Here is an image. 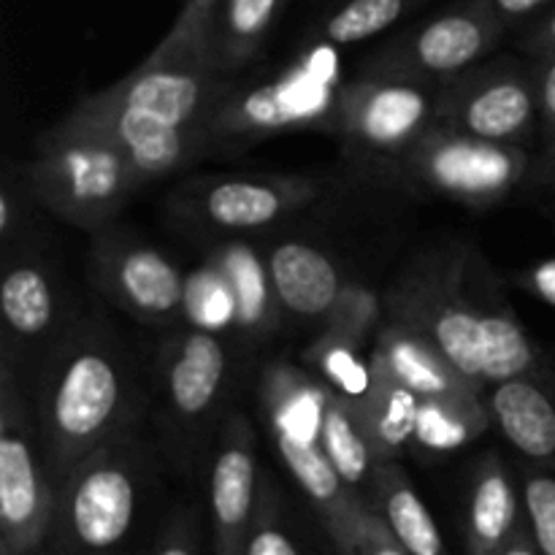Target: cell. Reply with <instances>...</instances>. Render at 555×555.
<instances>
[{"label":"cell","instance_id":"obj_1","mask_svg":"<svg viewBox=\"0 0 555 555\" xmlns=\"http://www.w3.org/2000/svg\"><path fill=\"white\" fill-rule=\"evenodd\" d=\"M211 49V36L168 33L125 79L87 95L60 119L117 146L141 184L182 171L209 150V122L231 90Z\"/></svg>","mask_w":555,"mask_h":555},{"label":"cell","instance_id":"obj_2","mask_svg":"<svg viewBox=\"0 0 555 555\" xmlns=\"http://www.w3.org/2000/svg\"><path fill=\"white\" fill-rule=\"evenodd\" d=\"M139 383L125 347L103 325L70 328L41 369L36 388L38 442L54 486L90 455L128 434Z\"/></svg>","mask_w":555,"mask_h":555},{"label":"cell","instance_id":"obj_3","mask_svg":"<svg viewBox=\"0 0 555 555\" xmlns=\"http://www.w3.org/2000/svg\"><path fill=\"white\" fill-rule=\"evenodd\" d=\"M480 260L469 249H444L410 263L385 293V318L426 336L464 377L482 383V328L502 298L477 291Z\"/></svg>","mask_w":555,"mask_h":555},{"label":"cell","instance_id":"obj_4","mask_svg":"<svg viewBox=\"0 0 555 555\" xmlns=\"http://www.w3.org/2000/svg\"><path fill=\"white\" fill-rule=\"evenodd\" d=\"M27 184L54 217L101 233L133 198L141 179L106 139L57 122L36 141Z\"/></svg>","mask_w":555,"mask_h":555},{"label":"cell","instance_id":"obj_5","mask_svg":"<svg viewBox=\"0 0 555 555\" xmlns=\"http://www.w3.org/2000/svg\"><path fill=\"white\" fill-rule=\"evenodd\" d=\"M144 493V450L125 434L76 466L57 488L60 545L68 555H119L139 526Z\"/></svg>","mask_w":555,"mask_h":555},{"label":"cell","instance_id":"obj_6","mask_svg":"<svg viewBox=\"0 0 555 555\" xmlns=\"http://www.w3.org/2000/svg\"><path fill=\"white\" fill-rule=\"evenodd\" d=\"M537 155L529 146L493 144L434 128L383 173V182L410 193L488 209L531 184Z\"/></svg>","mask_w":555,"mask_h":555},{"label":"cell","instance_id":"obj_7","mask_svg":"<svg viewBox=\"0 0 555 555\" xmlns=\"http://www.w3.org/2000/svg\"><path fill=\"white\" fill-rule=\"evenodd\" d=\"M439 90L399 76L358 74L336 95L334 130L366 173L383 177L428 130L437 128Z\"/></svg>","mask_w":555,"mask_h":555},{"label":"cell","instance_id":"obj_8","mask_svg":"<svg viewBox=\"0 0 555 555\" xmlns=\"http://www.w3.org/2000/svg\"><path fill=\"white\" fill-rule=\"evenodd\" d=\"M57 520V486L49 477L36 417L3 358L0 372V547L38 555Z\"/></svg>","mask_w":555,"mask_h":555},{"label":"cell","instance_id":"obj_9","mask_svg":"<svg viewBox=\"0 0 555 555\" xmlns=\"http://www.w3.org/2000/svg\"><path fill=\"white\" fill-rule=\"evenodd\" d=\"M437 128L493 144L529 146L540 133L537 65L502 57L450 79L439 90Z\"/></svg>","mask_w":555,"mask_h":555},{"label":"cell","instance_id":"obj_10","mask_svg":"<svg viewBox=\"0 0 555 555\" xmlns=\"http://www.w3.org/2000/svg\"><path fill=\"white\" fill-rule=\"evenodd\" d=\"M504 27L488 0H464L385 43L363 63L361 74L448 85L496 49Z\"/></svg>","mask_w":555,"mask_h":555},{"label":"cell","instance_id":"obj_11","mask_svg":"<svg viewBox=\"0 0 555 555\" xmlns=\"http://www.w3.org/2000/svg\"><path fill=\"white\" fill-rule=\"evenodd\" d=\"M323 195L309 177H222L188 184L179 211L211 231L253 233L287 220Z\"/></svg>","mask_w":555,"mask_h":555},{"label":"cell","instance_id":"obj_12","mask_svg":"<svg viewBox=\"0 0 555 555\" xmlns=\"http://www.w3.org/2000/svg\"><path fill=\"white\" fill-rule=\"evenodd\" d=\"M98 291L144 323H168L188 309V280L160 249L119 233H101L92 247Z\"/></svg>","mask_w":555,"mask_h":555},{"label":"cell","instance_id":"obj_13","mask_svg":"<svg viewBox=\"0 0 555 555\" xmlns=\"http://www.w3.org/2000/svg\"><path fill=\"white\" fill-rule=\"evenodd\" d=\"M336 98L328 101L320 85H309L307 70L260 81L253 87H231L209 122V146H247L285 130L334 122Z\"/></svg>","mask_w":555,"mask_h":555},{"label":"cell","instance_id":"obj_14","mask_svg":"<svg viewBox=\"0 0 555 555\" xmlns=\"http://www.w3.org/2000/svg\"><path fill=\"white\" fill-rule=\"evenodd\" d=\"M260 491L258 453L253 426L244 415L222 423L217 453L209 469V515L215 555H244Z\"/></svg>","mask_w":555,"mask_h":555},{"label":"cell","instance_id":"obj_15","mask_svg":"<svg viewBox=\"0 0 555 555\" xmlns=\"http://www.w3.org/2000/svg\"><path fill=\"white\" fill-rule=\"evenodd\" d=\"M228 350L215 331L188 328L163 345L160 388L177 428H198L228 388Z\"/></svg>","mask_w":555,"mask_h":555},{"label":"cell","instance_id":"obj_16","mask_svg":"<svg viewBox=\"0 0 555 555\" xmlns=\"http://www.w3.org/2000/svg\"><path fill=\"white\" fill-rule=\"evenodd\" d=\"M372 363L399 379L421 401L442 404H482L486 390L459 372L426 336L385 318L374 336Z\"/></svg>","mask_w":555,"mask_h":555},{"label":"cell","instance_id":"obj_17","mask_svg":"<svg viewBox=\"0 0 555 555\" xmlns=\"http://www.w3.org/2000/svg\"><path fill=\"white\" fill-rule=\"evenodd\" d=\"M266 274L282 309L323 325L350 287L334 255L301 238L274 244L266 255Z\"/></svg>","mask_w":555,"mask_h":555},{"label":"cell","instance_id":"obj_18","mask_svg":"<svg viewBox=\"0 0 555 555\" xmlns=\"http://www.w3.org/2000/svg\"><path fill=\"white\" fill-rule=\"evenodd\" d=\"M526 526L524 496L496 453L477 461L466 499V553L499 555L513 545Z\"/></svg>","mask_w":555,"mask_h":555},{"label":"cell","instance_id":"obj_19","mask_svg":"<svg viewBox=\"0 0 555 555\" xmlns=\"http://www.w3.org/2000/svg\"><path fill=\"white\" fill-rule=\"evenodd\" d=\"M491 423L518 453L537 464H555V401L537 377L491 385Z\"/></svg>","mask_w":555,"mask_h":555},{"label":"cell","instance_id":"obj_20","mask_svg":"<svg viewBox=\"0 0 555 555\" xmlns=\"http://www.w3.org/2000/svg\"><path fill=\"white\" fill-rule=\"evenodd\" d=\"M369 502L383 515L406 555H450L431 509L396 461L377 466Z\"/></svg>","mask_w":555,"mask_h":555},{"label":"cell","instance_id":"obj_21","mask_svg":"<svg viewBox=\"0 0 555 555\" xmlns=\"http://www.w3.org/2000/svg\"><path fill=\"white\" fill-rule=\"evenodd\" d=\"M352 406H356L358 421H361L379 464L396 461L412 442H417L421 399L390 374L374 369L372 388Z\"/></svg>","mask_w":555,"mask_h":555},{"label":"cell","instance_id":"obj_22","mask_svg":"<svg viewBox=\"0 0 555 555\" xmlns=\"http://www.w3.org/2000/svg\"><path fill=\"white\" fill-rule=\"evenodd\" d=\"M54 280L36 260H16L0 280V314L5 336L14 341H38L57 323Z\"/></svg>","mask_w":555,"mask_h":555},{"label":"cell","instance_id":"obj_23","mask_svg":"<svg viewBox=\"0 0 555 555\" xmlns=\"http://www.w3.org/2000/svg\"><path fill=\"white\" fill-rule=\"evenodd\" d=\"M320 444H323L325 455H328L336 475L345 480V486L350 488L356 496L366 499L369 502L379 459L374 455L372 442H369L366 431H363L361 421H358L356 406H352L345 396L331 390L328 385H325Z\"/></svg>","mask_w":555,"mask_h":555},{"label":"cell","instance_id":"obj_24","mask_svg":"<svg viewBox=\"0 0 555 555\" xmlns=\"http://www.w3.org/2000/svg\"><path fill=\"white\" fill-rule=\"evenodd\" d=\"M285 3L287 0H222L217 5L211 20V49L222 74H236L258 57Z\"/></svg>","mask_w":555,"mask_h":555},{"label":"cell","instance_id":"obj_25","mask_svg":"<svg viewBox=\"0 0 555 555\" xmlns=\"http://www.w3.org/2000/svg\"><path fill=\"white\" fill-rule=\"evenodd\" d=\"M374 339L356 331L325 325L309 350V363L320 372V383L328 385L350 404H358L374 383L372 369Z\"/></svg>","mask_w":555,"mask_h":555},{"label":"cell","instance_id":"obj_26","mask_svg":"<svg viewBox=\"0 0 555 555\" xmlns=\"http://www.w3.org/2000/svg\"><path fill=\"white\" fill-rule=\"evenodd\" d=\"M217 271L225 280L231 291L233 309H236V325H242L249 334H263L269 331L274 320V309L280 307L271 291L266 263L255 260V255L247 247H225L211 260Z\"/></svg>","mask_w":555,"mask_h":555},{"label":"cell","instance_id":"obj_27","mask_svg":"<svg viewBox=\"0 0 555 555\" xmlns=\"http://www.w3.org/2000/svg\"><path fill=\"white\" fill-rule=\"evenodd\" d=\"M423 0H339L314 27V36L331 47H352L379 36L404 20Z\"/></svg>","mask_w":555,"mask_h":555},{"label":"cell","instance_id":"obj_28","mask_svg":"<svg viewBox=\"0 0 555 555\" xmlns=\"http://www.w3.org/2000/svg\"><path fill=\"white\" fill-rule=\"evenodd\" d=\"M491 426L488 401L482 404H442V401H421V423L417 442L428 450H453L480 437Z\"/></svg>","mask_w":555,"mask_h":555},{"label":"cell","instance_id":"obj_29","mask_svg":"<svg viewBox=\"0 0 555 555\" xmlns=\"http://www.w3.org/2000/svg\"><path fill=\"white\" fill-rule=\"evenodd\" d=\"M244 555H304L293 540L291 529H287L280 496H276L271 482H266L263 491H260L258 513H255Z\"/></svg>","mask_w":555,"mask_h":555},{"label":"cell","instance_id":"obj_30","mask_svg":"<svg viewBox=\"0 0 555 555\" xmlns=\"http://www.w3.org/2000/svg\"><path fill=\"white\" fill-rule=\"evenodd\" d=\"M524 509L529 537L540 555H555V477L531 472L524 477Z\"/></svg>","mask_w":555,"mask_h":555},{"label":"cell","instance_id":"obj_31","mask_svg":"<svg viewBox=\"0 0 555 555\" xmlns=\"http://www.w3.org/2000/svg\"><path fill=\"white\" fill-rule=\"evenodd\" d=\"M347 555H406V553L404 547L399 545V540L393 537V531L388 529L383 515L369 504L361 515V526H358L352 551Z\"/></svg>","mask_w":555,"mask_h":555},{"label":"cell","instance_id":"obj_32","mask_svg":"<svg viewBox=\"0 0 555 555\" xmlns=\"http://www.w3.org/2000/svg\"><path fill=\"white\" fill-rule=\"evenodd\" d=\"M198 540V515L182 513L163 529L152 555H201Z\"/></svg>","mask_w":555,"mask_h":555},{"label":"cell","instance_id":"obj_33","mask_svg":"<svg viewBox=\"0 0 555 555\" xmlns=\"http://www.w3.org/2000/svg\"><path fill=\"white\" fill-rule=\"evenodd\" d=\"M540 87V139L542 150L555 144V54L534 60Z\"/></svg>","mask_w":555,"mask_h":555},{"label":"cell","instance_id":"obj_34","mask_svg":"<svg viewBox=\"0 0 555 555\" xmlns=\"http://www.w3.org/2000/svg\"><path fill=\"white\" fill-rule=\"evenodd\" d=\"M222 0H184L182 11L168 33L173 36H211V20Z\"/></svg>","mask_w":555,"mask_h":555},{"label":"cell","instance_id":"obj_35","mask_svg":"<svg viewBox=\"0 0 555 555\" xmlns=\"http://www.w3.org/2000/svg\"><path fill=\"white\" fill-rule=\"evenodd\" d=\"M520 47H524L534 60L551 57V54H555V9L545 11V14H542L540 20L526 30Z\"/></svg>","mask_w":555,"mask_h":555},{"label":"cell","instance_id":"obj_36","mask_svg":"<svg viewBox=\"0 0 555 555\" xmlns=\"http://www.w3.org/2000/svg\"><path fill=\"white\" fill-rule=\"evenodd\" d=\"M493 5L499 16H502L504 25H515V22H524L529 16L540 14L542 9L553 3V0H488Z\"/></svg>","mask_w":555,"mask_h":555},{"label":"cell","instance_id":"obj_37","mask_svg":"<svg viewBox=\"0 0 555 555\" xmlns=\"http://www.w3.org/2000/svg\"><path fill=\"white\" fill-rule=\"evenodd\" d=\"M529 188L555 193V144L547 146V150H542L540 155H537V168H534V177H531Z\"/></svg>","mask_w":555,"mask_h":555},{"label":"cell","instance_id":"obj_38","mask_svg":"<svg viewBox=\"0 0 555 555\" xmlns=\"http://www.w3.org/2000/svg\"><path fill=\"white\" fill-rule=\"evenodd\" d=\"M14 222H16V209H14V190L5 184L0 190V236L9 242L14 236Z\"/></svg>","mask_w":555,"mask_h":555},{"label":"cell","instance_id":"obj_39","mask_svg":"<svg viewBox=\"0 0 555 555\" xmlns=\"http://www.w3.org/2000/svg\"><path fill=\"white\" fill-rule=\"evenodd\" d=\"M529 282L534 285V291L540 293V296H545L547 301L555 304V263L537 269L534 280H529Z\"/></svg>","mask_w":555,"mask_h":555},{"label":"cell","instance_id":"obj_40","mask_svg":"<svg viewBox=\"0 0 555 555\" xmlns=\"http://www.w3.org/2000/svg\"><path fill=\"white\" fill-rule=\"evenodd\" d=\"M499 555H540V553H537L534 542H531V537H529V529H526L524 534H520L518 540L513 542V545L504 547V551Z\"/></svg>","mask_w":555,"mask_h":555},{"label":"cell","instance_id":"obj_41","mask_svg":"<svg viewBox=\"0 0 555 555\" xmlns=\"http://www.w3.org/2000/svg\"><path fill=\"white\" fill-rule=\"evenodd\" d=\"M38 555H41V553H38Z\"/></svg>","mask_w":555,"mask_h":555}]
</instances>
